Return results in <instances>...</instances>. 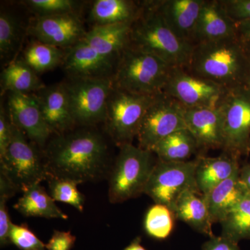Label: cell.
Wrapping results in <instances>:
<instances>
[{"instance_id": "obj_43", "label": "cell", "mask_w": 250, "mask_h": 250, "mask_svg": "<svg viewBox=\"0 0 250 250\" xmlns=\"http://www.w3.org/2000/svg\"><path fill=\"white\" fill-rule=\"evenodd\" d=\"M246 86L248 87V88H249L250 89V66L249 73H248V80H247Z\"/></svg>"}, {"instance_id": "obj_6", "label": "cell", "mask_w": 250, "mask_h": 250, "mask_svg": "<svg viewBox=\"0 0 250 250\" xmlns=\"http://www.w3.org/2000/svg\"><path fill=\"white\" fill-rule=\"evenodd\" d=\"M11 140L4 155L0 158V173L24 192L29 187L47 180L50 173L45 159L34 143L11 122ZM40 149V148H39Z\"/></svg>"}, {"instance_id": "obj_18", "label": "cell", "mask_w": 250, "mask_h": 250, "mask_svg": "<svg viewBox=\"0 0 250 250\" xmlns=\"http://www.w3.org/2000/svg\"><path fill=\"white\" fill-rule=\"evenodd\" d=\"M236 36V22L229 17L220 0H204L192 35V45Z\"/></svg>"}, {"instance_id": "obj_41", "label": "cell", "mask_w": 250, "mask_h": 250, "mask_svg": "<svg viewBox=\"0 0 250 250\" xmlns=\"http://www.w3.org/2000/svg\"><path fill=\"white\" fill-rule=\"evenodd\" d=\"M123 250H147L141 245V237H136L131 241L129 246H126Z\"/></svg>"}, {"instance_id": "obj_21", "label": "cell", "mask_w": 250, "mask_h": 250, "mask_svg": "<svg viewBox=\"0 0 250 250\" xmlns=\"http://www.w3.org/2000/svg\"><path fill=\"white\" fill-rule=\"evenodd\" d=\"M133 22L93 26L82 41L98 53L118 60L129 45Z\"/></svg>"}, {"instance_id": "obj_13", "label": "cell", "mask_w": 250, "mask_h": 250, "mask_svg": "<svg viewBox=\"0 0 250 250\" xmlns=\"http://www.w3.org/2000/svg\"><path fill=\"white\" fill-rule=\"evenodd\" d=\"M7 110L13 123L31 143L43 150L52 133L35 94L8 93Z\"/></svg>"}, {"instance_id": "obj_25", "label": "cell", "mask_w": 250, "mask_h": 250, "mask_svg": "<svg viewBox=\"0 0 250 250\" xmlns=\"http://www.w3.org/2000/svg\"><path fill=\"white\" fill-rule=\"evenodd\" d=\"M45 86L38 74L22 59L11 61L1 72L2 93L34 94Z\"/></svg>"}, {"instance_id": "obj_5", "label": "cell", "mask_w": 250, "mask_h": 250, "mask_svg": "<svg viewBox=\"0 0 250 250\" xmlns=\"http://www.w3.org/2000/svg\"><path fill=\"white\" fill-rule=\"evenodd\" d=\"M110 172L108 199L122 203L144 193L156 161L154 152L132 143L122 145Z\"/></svg>"}, {"instance_id": "obj_16", "label": "cell", "mask_w": 250, "mask_h": 250, "mask_svg": "<svg viewBox=\"0 0 250 250\" xmlns=\"http://www.w3.org/2000/svg\"><path fill=\"white\" fill-rule=\"evenodd\" d=\"M186 126L192 134L199 149H223V120L218 108H185Z\"/></svg>"}, {"instance_id": "obj_26", "label": "cell", "mask_w": 250, "mask_h": 250, "mask_svg": "<svg viewBox=\"0 0 250 250\" xmlns=\"http://www.w3.org/2000/svg\"><path fill=\"white\" fill-rule=\"evenodd\" d=\"M15 209L25 217H40L67 220L68 216L55 204V201L40 184L29 187L14 206Z\"/></svg>"}, {"instance_id": "obj_23", "label": "cell", "mask_w": 250, "mask_h": 250, "mask_svg": "<svg viewBox=\"0 0 250 250\" xmlns=\"http://www.w3.org/2000/svg\"><path fill=\"white\" fill-rule=\"evenodd\" d=\"M175 218L188 224L198 232L210 237L212 231L211 219L205 196L197 188L190 189L182 194L172 208Z\"/></svg>"}, {"instance_id": "obj_44", "label": "cell", "mask_w": 250, "mask_h": 250, "mask_svg": "<svg viewBox=\"0 0 250 250\" xmlns=\"http://www.w3.org/2000/svg\"><path fill=\"white\" fill-rule=\"evenodd\" d=\"M248 152L250 153V141L249 142V145H248Z\"/></svg>"}, {"instance_id": "obj_2", "label": "cell", "mask_w": 250, "mask_h": 250, "mask_svg": "<svg viewBox=\"0 0 250 250\" xmlns=\"http://www.w3.org/2000/svg\"><path fill=\"white\" fill-rule=\"evenodd\" d=\"M250 66V59L236 36L193 45L184 68L190 75L231 90L246 86Z\"/></svg>"}, {"instance_id": "obj_10", "label": "cell", "mask_w": 250, "mask_h": 250, "mask_svg": "<svg viewBox=\"0 0 250 250\" xmlns=\"http://www.w3.org/2000/svg\"><path fill=\"white\" fill-rule=\"evenodd\" d=\"M196 161L167 162L157 159L144 193L158 205H165L172 210L182 194L197 188L195 172Z\"/></svg>"}, {"instance_id": "obj_40", "label": "cell", "mask_w": 250, "mask_h": 250, "mask_svg": "<svg viewBox=\"0 0 250 250\" xmlns=\"http://www.w3.org/2000/svg\"><path fill=\"white\" fill-rule=\"evenodd\" d=\"M240 178L250 192V164H246L240 168Z\"/></svg>"}, {"instance_id": "obj_1", "label": "cell", "mask_w": 250, "mask_h": 250, "mask_svg": "<svg viewBox=\"0 0 250 250\" xmlns=\"http://www.w3.org/2000/svg\"><path fill=\"white\" fill-rule=\"evenodd\" d=\"M43 155L50 174L79 184L101 179L110 164L106 140L93 127L82 126L55 135Z\"/></svg>"}, {"instance_id": "obj_12", "label": "cell", "mask_w": 250, "mask_h": 250, "mask_svg": "<svg viewBox=\"0 0 250 250\" xmlns=\"http://www.w3.org/2000/svg\"><path fill=\"white\" fill-rule=\"evenodd\" d=\"M228 89L188 73L184 67H173L164 93L185 108H218Z\"/></svg>"}, {"instance_id": "obj_28", "label": "cell", "mask_w": 250, "mask_h": 250, "mask_svg": "<svg viewBox=\"0 0 250 250\" xmlns=\"http://www.w3.org/2000/svg\"><path fill=\"white\" fill-rule=\"evenodd\" d=\"M66 49L34 41L27 46L22 59L37 74L53 70L62 65Z\"/></svg>"}, {"instance_id": "obj_17", "label": "cell", "mask_w": 250, "mask_h": 250, "mask_svg": "<svg viewBox=\"0 0 250 250\" xmlns=\"http://www.w3.org/2000/svg\"><path fill=\"white\" fill-rule=\"evenodd\" d=\"M35 94L44 119L52 135H59L77 126L72 116L65 83L45 85Z\"/></svg>"}, {"instance_id": "obj_27", "label": "cell", "mask_w": 250, "mask_h": 250, "mask_svg": "<svg viewBox=\"0 0 250 250\" xmlns=\"http://www.w3.org/2000/svg\"><path fill=\"white\" fill-rule=\"evenodd\" d=\"M199 150L196 140L188 129L179 130L160 141L152 152L159 160L167 162L187 161Z\"/></svg>"}, {"instance_id": "obj_34", "label": "cell", "mask_w": 250, "mask_h": 250, "mask_svg": "<svg viewBox=\"0 0 250 250\" xmlns=\"http://www.w3.org/2000/svg\"><path fill=\"white\" fill-rule=\"evenodd\" d=\"M17 192L14 186L0 173V244L1 247L9 245V233L12 222L10 219L6 202Z\"/></svg>"}, {"instance_id": "obj_8", "label": "cell", "mask_w": 250, "mask_h": 250, "mask_svg": "<svg viewBox=\"0 0 250 250\" xmlns=\"http://www.w3.org/2000/svg\"><path fill=\"white\" fill-rule=\"evenodd\" d=\"M64 83L77 126L93 127L104 123L112 79H69Z\"/></svg>"}, {"instance_id": "obj_42", "label": "cell", "mask_w": 250, "mask_h": 250, "mask_svg": "<svg viewBox=\"0 0 250 250\" xmlns=\"http://www.w3.org/2000/svg\"><path fill=\"white\" fill-rule=\"evenodd\" d=\"M242 42V41H241ZM243 42V46H244L245 50H246L247 54H248V57L250 59V41H244Z\"/></svg>"}, {"instance_id": "obj_37", "label": "cell", "mask_w": 250, "mask_h": 250, "mask_svg": "<svg viewBox=\"0 0 250 250\" xmlns=\"http://www.w3.org/2000/svg\"><path fill=\"white\" fill-rule=\"evenodd\" d=\"M76 242V236L70 231H62L54 230L48 243L45 245L47 250H71Z\"/></svg>"}, {"instance_id": "obj_4", "label": "cell", "mask_w": 250, "mask_h": 250, "mask_svg": "<svg viewBox=\"0 0 250 250\" xmlns=\"http://www.w3.org/2000/svg\"><path fill=\"white\" fill-rule=\"evenodd\" d=\"M172 65L129 45L122 52L112 77L113 87L135 94L163 93Z\"/></svg>"}, {"instance_id": "obj_7", "label": "cell", "mask_w": 250, "mask_h": 250, "mask_svg": "<svg viewBox=\"0 0 250 250\" xmlns=\"http://www.w3.org/2000/svg\"><path fill=\"white\" fill-rule=\"evenodd\" d=\"M157 95L129 93L113 85L104 123L106 132L118 147L132 143L137 137L145 114Z\"/></svg>"}, {"instance_id": "obj_33", "label": "cell", "mask_w": 250, "mask_h": 250, "mask_svg": "<svg viewBox=\"0 0 250 250\" xmlns=\"http://www.w3.org/2000/svg\"><path fill=\"white\" fill-rule=\"evenodd\" d=\"M24 4L37 17L57 15L78 14L80 2L72 0H29Z\"/></svg>"}, {"instance_id": "obj_30", "label": "cell", "mask_w": 250, "mask_h": 250, "mask_svg": "<svg viewBox=\"0 0 250 250\" xmlns=\"http://www.w3.org/2000/svg\"><path fill=\"white\" fill-rule=\"evenodd\" d=\"M24 30L19 18L9 11L1 9L0 13V54L9 59L17 52Z\"/></svg>"}, {"instance_id": "obj_15", "label": "cell", "mask_w": 250, "mask_h": 250, "mask_svg": "<svg viewBox=\"0 0 250 250\" xmlns=\"http://www.w3.org/2000/svg\"><path fill=\"white\" fill-rule=\"evenodd\" d=\"M117 62L98 53L81 41L66 49L62 65L69 79H112Z\"/></svg>"}, {"instance_id": "obj_31", "label": "cell", "mask_w": 250, "mask_h": 250, "mask_svg": "<svg viewBox=\"0 0 250 250\" xmlns=\"http://www.w3.org/2000/svg\"><path fill=\"white\" fill-rule=\"evenodd\" d=\"M174 218L173 212L170 208L156 204L148 209L145 217L146 232L154 239H166L173 229Z\"/></svg>"}, {"instance_id": "obj_14", "label": "cell", "mask_w": 250, "mask_h": 250, "mask_svg": "<svg viewBox=\"0 0 250 250\" xmlns=\"http://www.w3.org/2000/svg\"><path fill=\"white\" fill-rule=\"evenodd\" d=\"M36 41L68 49L84 37L87 31L78 14L36 17L27 29Z\"/></svg>"}, {"instance_id": "obj_39", "label": "cell", "mask_w": 250, "mask_h": 250, "mask_svg": "<svg viewBox=\"0 0 250 250\" xmlns=\"http://www.w3.org/2000/svg\"><path fill=\"white\" fill-rule=\"evenodd\" d=\"M202 250H241L238 243L223 236L210 237L202 246Z\"/></svg>"}, {"instance_id": "obj_38", "label": "cell", "mask_w": 250, "mask_h": 250, "mask_svg": "<svg viewBox=\"0 0 250 250\" xmlns=\"http://www.w3.org/2000/svg\"><path fill=\"white\" fill-rule=\"evenodd\" d=\"M11 134V121L9 112L1 104L0 109V158L4 155L9 147Z\"/></svg>"}, {"instance_id": "obj_11", "label": "cell", "mask_w": 250, "mask_h": 250, "mask_svg": "<svg viewBox=\"0 0 250 250\" xmlns=\"http://www.w3.org/2000/svg\"><path fill=\"white\" fill-rule=\"evenodd\" d=\"M185 107L164 92L156 97L148 108L138 132L139 147L152 152L163 139L186 129Z\"/></svg>"}, {"instance_id": "obj_24", "label": "cell", "mask_w": 250, "mask_h": 250, "mask_svg": "<svg viewBox=\"0 0 250 250\" xmlns=\"http://www.w3.org/2000/svg\"><path fill=\"white\" fill-rule=\"evenodd\" d=\"M141 1L129 0H96L90 11L93 26L133 22L141 11Z\"/></svg>"}, {"instance_id": "obj_3", "label": "cell", "mask_w": 250, "mask_h": 250, "mask_svg": "<svg viewBox=\"0 0 250 250\" xmlns=\"http://www.w3.org/2000/svg\"><path fill=\"white\" fill-rule=\"evenodd\" d=\"M129 45L155 56L173 67H185L193 45L177 37L156 9L154 1H141L132 23Z\"/></svg>"}, {"instance_id": "obj_32", "label": "cell", "mask_w": 250, "mask_h": 250, "mask_svg": "<svg viewBox=\"0 0 250 250\" xmlns=\"http://www.w3.org/2000/svg\"><path fill=\"white\" fill-rule=\"evenodd\" d=\"M49 195L55 202H63L82 212L84 205V197L78 189L80 184L72 179L60 178L50 174L48 179Z\"/></svg>"}, {"instance_id": "obj_20", "label": "cell", "mask_w": 250, "mask_h": 250, "mask_svg": "<svg viewBox=\"0 0 250 250\" xmlns=\"http://www.w3.org/2000/svg\"><path fill=\"white\" fill-rule=\"evenodd\" d=\"M240 158L227 152L215 157L199 156L195 159V179L197 189L207 195L239 170Z\"/></svg>"}, {"instance_id": "obj_19", "label": "cell", "mask_w": 250, "mask_h": 250, "mask_svg": "<svg viewBox=\"0 0 250 250\" xmlns=\"http://www.w3.org/2000/svg\"><path fill=\"white\" fill-rule=\"evenodd\" d=\"M203 2L204 0H154L156 9L171 30L190 44Z\"/></svg>"}, {"instance_id": "obj_9", "label": "cell", "mask_w": 250, "mask_h": 250, "mask_svg": "<svg viewBox=\"0 0 250 250\" xmlns=\"http://www.w3.org/2000/svg\"><path fill=\"white\" fill-rule=\"evenodd\" d=\"M223 116V152L241 157L248 154L250 141V89L228 90L218 106Z\"/></svg>"}, {"instance_id": "obj_35", "label": "cell", "mask_w": 250, "mask_h": 250, "mask_svg": "<svg viewBox=\"0 0 250 250\" xmlns=\"http://www.w3.org/2000/svg\"><path fill=\"white\" fill-rule=\"evenodd\" d=\"M10 243L21 250H45V244L27 226V224L12 223L9 233Z\"/></svg>"}, {"instance_id": "obj_22", "label": "cell", "mask_w": 250, "mask_h": 250, "mask_svg": "<svg viewBox=\"0 0 250 250\" xmlns=\"http://www.w3.org/2000/svg\"><path fill=\"white\" fill-rule=\"evenodd\" d=\"M248 192L240 178L239 169L229 178L204 195L212 223H220Z\"/></svg>"}, {"instance_id": "obj_29", "label": "cell", "mask_w": 250, "mask_h": 250, "mask_svg": "<svg viewBox=\"0 0 250 250\" xmlns=\"http://www.w3.org/2000/svg\"><path fill=\"white\" fill-rule=\"evenodd\" d=\"M222 236L238 243L250 238V192L220 223Z\"/></svg>"}, {"instance_id": "obj_36", "label": "cell", "mask_w": 250, "mask_h": 250, "mask_svg": "<svg viewBox=\"0 0 250 250\" xmlns=\"http://www.w3.org/2000/svg\"><path fill=\"white\" fill-rule=\"evenodd\" d=\"M229 17L235 22L250 21V0H220Z\"/></svg>"}]
</instances>
